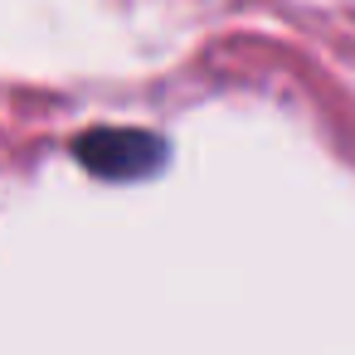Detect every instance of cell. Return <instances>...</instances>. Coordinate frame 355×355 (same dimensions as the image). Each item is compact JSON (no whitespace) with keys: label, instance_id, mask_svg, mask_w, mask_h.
Wrapping results in <instances>:
<instances>
[{"label":"cell","instance_id":"obj_1","mask_svg":"<svg viewBox=\"0 0 355 355\" xmlns=\"http://www.w3.org/2000/svg\"><path fill=\"white\" fill-rule=\"evenodd\" d=\"M73 156L98 180H146L166 166V141L141 127H93L73 141Z\"/></svg>","mask_w":355,"mask_h":355}]
</instances>
